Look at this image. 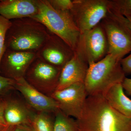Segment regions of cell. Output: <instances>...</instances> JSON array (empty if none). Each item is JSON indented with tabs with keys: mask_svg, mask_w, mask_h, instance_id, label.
<instances>
[{
	"mask_svg": "<svg viewBox=\"0 0 131 131\" xmlns=\"http://www.w3.org/2000/svg\"><path fill=\"white\" fill-rule=\"evenodd\" d=\"M120 60L111 54L89 65L84 82L88 96L104 95L114 85L122 83L126 75Z\"/></svg>",
	"mask_w": 131,
	"mask_h": 131,
	"instance_id": "277c9868",
	"label": "cell"
},
{
	"mask_svg": "<svg viewBox=\"0 0 131 131\" xmlns=\"http://www.w3.org/2000/svg\"><path fill=\"white\" fill-rule=\"evenodd\" d=\"M122 18L127 25L131 29V17L124 16L122 15Z\"/></svg>",
	"mask_w": 131,
	"mask_h": 131,
	"instance_id": "83f0119b",
	"label": "cell"
},
{
	"mask_svg": "<svg viewBox=\"0 0 131 131\" xmlns=\"http://www.w3.org/2000/svg\"><path fill=\"white\" fill-rule=\"evenodd\" d=\"M54 131H79L77 121L58 109L54 113Z\"/></svg>",
	"mask_w": 131,
	"mask_h": 131,
	"instance_id": "e0dca14e",
	"label": "cell"
},
{
	"mask_svg": "<svg viewBox=\"0 0 131 131\" xmlns=\"http://www.w3.org/2000/svg\"><path fill=\"white\" fill-rule=\"evenodd\" d=\"M35 1L38 12L31 18L43 25L50 32L62 39L75 51L81 33L70 12L55 9L48 0Z\"/></svg>",
	"mask_w": 131,
	"mask_h": 131,
	"instance_id": "3957f363",
	"label": "cell"
},
{
	"mask_svg": "<svg viewBox=\"0 0 131 131\" xmlns=\"http://www.w3.org/2000/svg\"><path fill=\"white\" fill-rule=\"evenodd\" d=\"M103 96L114 109L122 115L131 118V100L124 93L122 83L114 85Z\"/></svg>",
	"mask_w": 131,
	"mask_h": 131,
	"instance_id": "2e32d148",
	"label": "cell"
},
{
	"mask_svg": "<svg viewBox=\"0 0 131 131\" xmlns=\"http://www.w3.org/2000/svg\"><path fill=\"white\" fill-rule=\"evenodd\" d=\"M5 100L0 98V129L7 125L4 117Z\"/></svg>",
	"mask_w": 131,
	"mask_h": 131,
	"instance_id": "cb8c5ba5",
	"label": "cell"
},
{
	"mask_svg": "<svg viewBox=\"0 0 131 131\" xmlns=\"http://www.w3.org/2000/svg\"><path fill=\"white\" fill-rule=\"evenodd\" d=\"M88 68L87 62L75 52L73 57L61 69L56 90L76 83H84Z\"/></svg>",
	"mask_w": 131,
	"mask_h": 131,
	"instance_id": "4fadbf2b",
	"label": "cell"
},
{
	"mask_svg": "<svg viewBox=\"0 0 131 131\" xmlns=\"http://www.w3.org/2000/svg\"><path fill=\"white\" fill-rule=\"evenodd\" d=\"M15 131H35L31 124H23L17 126Z\"/></svg>",
	"mask_w": 131,
	"mask_h": 131,
	"instance_id": "484cf974",
	"label": "cell"
},
{
	"mask_svg": "<svg viewBox=\"0 0 131 131\" xmlns=\"http://www.w3.org/2000/svg\"><path fill=\"white\" fill-rule=\"evenodd\" d=\"M15 80V89L21 94L26 103L31 108L37 112L51 113H54L58 110V105L54 99L35 89L24 77Z\"/></svg>",
	"mask_w": 131,
	"mask_h": 131,
	"instance_id": "7c38bea8",
	"label": "cell"
},
{
	"mask_svg": "<svg viewBox=\"0 0 131 131\" xmlns=\"http://www.w3.org/2000/svg\"><path fill=\"white\" fill-rule=\"evenodd\" d=\"M55 9L61 11H70L73 6V1L71 0H48Z\"/></svg>",
	"mask_w": 131,
	"mask_h": 131,
	"instance_id": "44dd1931",
	"label": "cell"
},
{
	"mask_svg": "<svg viewBox=\"0 0 131 131\" xmlns=\"http://www.w3.org/2000/svg\"><path fill=\"white\" fill-rule=\"evenodd\" d=\"M73 1V7L70 12L81 34L100 24L109 10L108 0Z\"/></svg>",
	"mask_w": 131,
	"mask_h": 131,
	"instance_id": "8992f818",
	"label": "cell"
},
{
	"mask_svg": "<svg viewBox=\"0 0 131 131\" xmlns=\"http://www.w3.org/2000/svg\"><path fill=\"white\" fill-rule=\"evenodd\" d=\"M16 126L7 125L6 126L0 129V131H15Z\"/></svg>",
	"mask_w": 131,
	"mask_h": 131,
	"instance_id": "4316f807",
	"label": "cell"
},
{
	"mask_svg": "<svg viewBox=\"0 0 131 131\" xmlns=\"http://www.w3.org/2000/svg\"><path fill=\"white\" fill-rule=\"evenodd\" d=\"M76 120L79 131H131V118L114 109L102 95L88 96Z\"/></svg>",
	"mask_w": 131,
	"mask_h": 131,
	"instance_id": "6da1fadb",
	"label": "cell"
},
{
	"mask_svg": "<svg viewBox=\"0 0 131 131\" xmlns=\"http://www.w3.org/2000/svg\"><path fill=\"white\" fill-rule=\"evenodd\" d=\"M12 21L6 37V49L37 52L50 34L43 25L32 18L16 19Z\"/></svg>",
	"mask_w": 131,
	"mask_h": 131,
	"instance_id": "7a4b0ae2",
	"label": "cell"
},
{
	"mask_svg": "<svg viewBox=\"0 0 131 131\" xmlns=\"http://www.w3.org/2000/svg\"><path fill=\"white\" fill-rule=\"evenodd\" d=\"M4 117L7 124L16 126L31 124L35 113L27 103L16 99L5 100Z\"/></svg>",
	"mask_w": 131,
	"mask_h": 131,
	"instance_id": "9a60e30c",
	"label": "cell"
},
{
	"mask_svg": "<svg viewBox=\"0 0 131 131\" xmlns=\"http://www.w3.org/2000/svg\"><path fill=\"white\" fill-rule=\"evenodd\" d=\"M34 115L31 125L35 131H54V119L51 113L37 112Z\"/></svg>",
	"mask_w": 131,
	"mask_h": 131,
	"instance_id": "ac0fdd59",
	"label": "cell"
},
{
	"mask_svg": "<svg viewBox=\"0 0 131 131\" xmlns=\"http://www.w3.org/2000/svg\"><path fill=\"white\" fill-rule=\"evenodd\" d=\"M121 65L125 75L131 74V54L120 61Z\"/></svg>",
	"mask_w": 131,
	"mask_h": 131,
	"instance_id": "603a6c76",
	"label": "cell"
},
{
	"mask_svg": "<svg viewBox=\"0 0 131 131\" xmlns=\"http://www.w3.org/2000/svg\"><path fill=\"white\" fill-rule=\"evenodd\" d=\"M33 52L19 51L6 49L1 61L0 72L3 76L15 80L24 77L26 72L35 59Z\"/></svg>",
	"mask_w": 131,
	"mask_h": 131,
	"instance_id": "8fae6325",
	"label": "cell"
},
{
	"mask_svg": "<svg viewBox=\"0 0 131 131\" xmlns=\"http://www.w3.org/2000/svg\"><path fill=\"white\" fill-rule=\"evenodd\" d=\"M88 96L84 83H78L56 90L51 97L56 102L59 110L77 119L81 114Z\"/></svg>",
	"mask_w": 131,
	"mask_h": 131,
	"instance_id": "9c48e42d",
	"label": "cell"
},
{
	"mask_svg": "<svg viewBox=\"0 0 131 131\" xmlns=\"http://www.w3.org/2000/svg\"><path fill=\"white\" fill-rule=\"evenodd\" d=\"M122 85L127 93L131 96V78H125L122 82Z\"/></svg>",
	"mask_w": 131,
	"mask_h": 131,
	"instance_id": "d4e9b609",
	"label": "cell"
},
{
	"mask_svg": "<svg viewBox=\"0 0 131 131\" xmlns=\"http://www.w3.org/2000/svg\"><path fill=\"white\" fill-rule=\"evenodd\" d=\"M15 80L0 75V95L3 94L12 89H15Z\"/></svg>",
	"mask_w": 131,
	"mask_h": 131,
	"instance_id": "7402d4cb",
	"label": "cell"
},
{
	"mask_svg": "<svg viewBox=\"0 0 131 131\" xmlns=\"http://www.w3.org/2000/svg\"><path fill=\"white\" fill-rule=\"evenodd\" d=\"M37 12L35 0L0 1V15L9 20L32 18Z\"/></svg>",
	"mask_w": 131,
	"mask_h": 131,
	"instance_id": "5bb4252c",
	"label": "cell"
},
{
	"mask_svg": "<svg viewBox=\"0 0 131 131\" xmlns=\"http://www.w3.org/2000/svg\"><path fill=\"white\" fill-rule=\"evenodd\" d=\"M100 24L107 39V54L121 60L131 51V29L124 21L122 15L110 8Z\"/></svg>",
	"mask_w": 131,
	"mask_h": 131,
	"instance_id": "5b68a950",
	"label": "cell"
},
{
	"mask_svg": "<svg viewBox=\"0 0 131 131\" xmlns=\"http://www.w3.org/2000/svg\"><path fill=\"white\" fill-rule=\"evenodd\" d=\"M61 69L37 57L28 68L24 78L35 89L51 97L56 90Z\"/></svg>",
	"mask_w": 131,
	"mask_h": 131,
	"instance_id": "52a82bcc",
	"label": "cell"
},
{
	"mask_svg": "<svg viewBox=\"0 0 131 131\" xmlns=\"http://www.w3.org/2000/svg\"><path fill=\"white\" fill-rule=\"evenodd\" d=\"M108 50L106 36L100 23L91 30L81 34L75 52L89 65L105 57Z\"/></svg>",
	"mask_w": 131,
	"mask_h": 131,
	"instance_id": "ba28073f",
	"label": "cell"
},
{
	"mask_svg": "<svg viewBox=\"0 0 131 131\" xmlns=\"http://www.w3.org/2000/svg\"><path fill=\"white\" fill-rule=\"evenodd\" d=\"M36 53L38 58L62 69L73 57L75 52L62 39L51 32L44 44Z\"/></svg>",
	"mask_w": 131,
	"mask_h": 131,
	"instance_id": "30bf717a",
	"label": "cell"
},
{
	"mask_svg": "<svg viewBox=\"0 0 131 131\" xmlns=\"http://www.w3.org/2000/svg\"><path fill=\"white\" fill-rule=\"evenodd\" d=\"M109 8L124 16L131 17V0L110 1Z\"/></svg>",
	"mask_w": 131,
	"mask_h": 131,
	"instance_id": "ffe728a7",
	"label": "cell"
},
{
	"mask_svg": "<svg viewBox=\"0 0 131 131\" xmlns=\"http://www.w3.org/2000/svg\"><path fill=\"white\" fill-rule=\"evenodd\" d=\"M12 21L0 15V65L2 57L6 51V39L8 31Z\"/></svg>",
	"mask_w": 131,
	"mask_h": 131,
	"instance_id": "d6986e66",
	"label": "cell"
}]
</instances>
